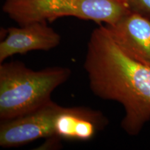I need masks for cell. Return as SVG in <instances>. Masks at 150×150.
<instances>
[{"mask_svg":"<svg viewBox=\"0 0 150 150\" xmlns=\"http://www.w3.org/2000/svg\"><path fill=\"white\" fill-rule=\"evenodd\" d=\"M6 37L0 42V63L16 54H26L33 50L49 51L61 42V36L47 22H35L10 27Z\"/></svg>","mask_w":150,"mask_h":150,"instance_id":"6","label":"cell"},{"mask_svg":"<svg viewBox=\"0 0 150 150\" xmlns=\"http://www.w3.org/2000/svg\"><path fill=\"white\" fill-rule=\"evenodd\" d=\"M2 11L20 26L63 17L113 24L131 12L127 0H6Z\"/></svg>","mask_w":150,"mask_h":150,"instance_id":"3","label":"cell"},{"mask_svg":"<svg viewBox=\"0 0 150 150\" xmlns=\"http://www.w3.org/2000/svg\"><path fill=\"white\" fill-rule=\"evenodd\" d=\"M105 25L124 53L150 67V20L130 12L116 23Z\"/></svg>","mask_w":150,"mask_h":150,"instance_id":"5","label":"cell"},{"mask_svg":"<svg viewBox=\"0 0 150 150\" xmlns=\"http://www.w3.org/2000/svg\"><path fill=\"white\" fill-rule=\"evenodd\" d=\"M62 108L52 100L32 112L11 120L1 122V147H16L40 138H55L54 123Z\"/></svg>","mask_w":150,"mask_h":150,"instance_id":"4","label":"cell"},{"mask_svg":"<svg viewBox=\"0 0 150 150\" xmlns=\"http://www.w3.org/2000/svg\"><path fill=\"white\" fill-rule=\"evenodd\" d=\"M102 112L86 107H63L56 116L54 136L59 139L86 141L107 126Z\"/></svg>","mask_w":150,"mask_h":150,"instance_id":"7","label":"cell"},{"mask_svg":"<svg viewBox=\"0 0 150 150\" xmlns=\"http://www.w3.org/2000/svg\"><path fill=\"white\" fill-rule=\"evenodd\" d=\"M71 70L50 67L35 71L20 61L0 65V120L32 112L51 102L54 90L70 77Z\"/></svg>","mask_w":150,"mask_h":150,"instance_id":"2","label":"cell"},{"mask_svg":"<svg viewBox=\"0 0 150 150\" xmlns=\"http://www.w3.org/2000/svg\"><path fill=\"white\" fill-rule=\"evenodd\" d=\"M131 12L150 20V0H127Z\"/></svg>","mask_w":150,"mask_h":150,"instance_id":"8","label":"cell"},{"mask_svg":"<svg viewBox=\"0 0 150 150\" xmlns=\"http://www.w3.org/2000/svg\"><path fill=\"white\" fill-rule=\"evenodd\" d=\"M83 66L94 95L122 105L121 127L130 136L139 134L150 120V67L124 53L105 24L92 31Z\"/></svg>","mask_w":150,"mask_h":150,"instance_id":"1","label":"cell"}]
</instances>
